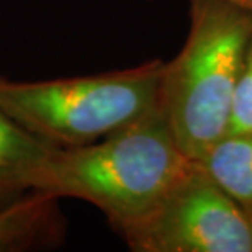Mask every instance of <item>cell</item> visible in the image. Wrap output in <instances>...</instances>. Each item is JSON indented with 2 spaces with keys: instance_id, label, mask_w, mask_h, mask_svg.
Listing matches in <instances>:
<instances>
[{
  "instance_id": "1",
  "label": "cell",
  "mask_w": 252,
  "mask_h": 252,
  "mask_svg": "<svg viewBox=\"0 0 252 252\" xmlns=\"http://www.w3.org/2000/svg\"><path fill=\"white\" fill-rule=\"evenodd\" d=\"M190 162L156 105L95 143L54 148L34 172L32 190L87 201L122 236L158 206Z\"/></svg>"
},
{
  "instance_id": "2",
  "label": "cell",
  "mask_w": 252,
  "mask_h": 252,
  "mask_svg": "<svg viewBox=\"0 0 252 252\" xmlns=\"http://www.w3.org/2000/svg\"><path fill=\"white\" fill-rule=\"evenodd\" d=\"M190 32L164 63L158 107L175 141L196 160L229 131L252 12L224 0H189Z\"/></svg>"
},
{
  "instance_id": "3",
  "label": "cell",
  "mask_w": 252,
  "mask_h": 252,
  "mask_svg": "<svg viewBox=\"0 0 252 252\" xmlns=\"http://www.w3.org/2000/svg\"><path fill=\"white\" fill-rule=\"evenodd\" d=\"M164 61L112 72L46 80L0 75V110L53 148L85 146L158 105Z\"/></svg>"
},
{
  "instance_id": "4",
  "label": "cell",
  "mask_w": 252,
  "mask_h": 252,
  "mask_svg": "<svg viewBox=\"0 0 252 252\" xmlns=\"http://www.w3.org/2000/svg\"><path fill=\"white\" fill-rule=\"evenodd\" d=\"M122 238L134 252H252V220L191 160L158 206Z\"/></svg>"
},
{
  "instance_id": "5",
  "label": "cell",
  "mask_w": 252,
  "mask_h": 252,
  "mask_svg": "<svg viewBox=\"0 0 252 252\" xmlns=\"http://www.w3.org/2000/svg\"><path fill=\"white\" fill-rule=\"evenodd\" d=\"M67 223L59 200L32 191L18 203L0 211V252H27L61 246Z\"/></svg>"
},
{
  "instance_id": "6",
  "label": "cell",
  "mask_w": 252,
  "mask_h": 252,
  "mask_svg": "<svg viewBox=\"0 0 252 252\" xmlns=\"http://www.w3.org/2000/svg\"><path fill=\"white\" fill-rule=\"evenodd\" d=\"M53 149L0 110V211L32 193L33 175Z\"/></svg>"
},
{
  "instance_id": "7",
  "label": "cell",
  "mask_w": 252,
  "mask_h": 252,
  "mask_svg": "<svg viewBox=\"0 0 252 252\" xmlns=\"http://www.w3.org/2000/svg\"><path fill=\"white\" fill-rule=\"evenodd\" d=\"M195 162L252 220V131L226 133Z\"/></svg>"
},
{
  "instance_id": "8",
  "label": "cell",
  "mask_w": 252,
  "mask_h": 252,
  "mask_svg": "<svg viewBox=\"0 0 252 252\" xmlns=\"http://www.w3.org/2000/svg\"><path fill=\"white\" fill-rule=\"evenodd\" d=\"M236 131H252V36L246 49L243 69L236 87L228 133Z\"/></svg>"
},
{
  "instance_id": "9",
  "label": "cell",
  "mask_w": 252,
  "mask_h": 252,
  "mask_svg": "<svg viewBox=\"0 0 252 252\" xmlns=\"http://www.w3.org/2000/svg\"><path fill=\"white\" fill-rule=\"evenodd\" d=\"M224 2L234 3V5H238V7H243V8L251 10L252 12V0H224Z\"/></svg>"
}]
</instances>
